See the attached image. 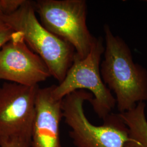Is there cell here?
<instances>
[{"mask_svg":"<svg viewBox=\"0 0 147 147\" xmlns=\"http://www.w3.org/2000/svg\"><path fill=\"white\" fill-rule=\"evenodd\" d=\"M39 87L13 82L0 87V143L16 142L31 147Z\"/></svg>","mask_w":147,"mask_h":147,"instance_id":"cell-6","label":"cell"},{"mask_svg":"<svg viewBox=\"0 0 147 147\" xmlns=\"http://www.w3.org/2000/svg\"><path fill=\"white\" fill-rule=\"evenodd\" d=\"M26 0H0L3 16L9 15L17 11Z\"/></svg>","mask_w":147,"mask_h":147,"instance_id":"cell-10","label":"cell"},{"mask_svg":"<svg viewBox=\"0 0 147 147\" xmlns=\"http://www.w3.org/2000/svg\"><path fill=\"white\" fill-rule=\"evenodd\" d=\"M104 51L102 39L95 37L87 56L84 59L75 56L63 81L57 86L53 85L54 98L62 100L75 91L87 89L93 95L89 102L99 118L104 119L112 113L116 107V99L104 83L100 74V61Z\"/></svg>","mask_w":147,"mask_h":147,"instance_id":"cell-4","label":"cell"},{"mask_svg":"<svg viewBox=\"0 0 147 147\" xmlns=\"http://www.w3.org/2000/svg\"></svg>","mask_w":147,"mask_h":147,"instance_id":"cell-14","label":"cell"},{"mask_svg":"<svg viewBox=\"0 0 147 147\" xmlns=\"http://www.w3.org/2000/svg\"><path fill=\"white\" fill-rule=\"evenodd\" d=\"M93 95L78 90L62 100L63 118L69 127V135L76 147H125L129 141V130L118 113H111L103 124H92L84 113V104Z\"/></svg>","mask_w":147,"mask_h":147,"instance_id":"cell-3","label":"cell"},{"mask_svg":"<svg viewBox=\"0 0 147 147\" xmlns=\"http://www.w3.org/2000/svg\"><path fill=\"white\" fill-rule=\"evenodd\" d=\"M146 106L141 102L131 110L118 113L129 130V140L125 147H147Z\"/></svg>","mask_w":147,"mask_h":147,"instance_id":"cell-9","label":"cell"},{"mask_svg":"<svg viewBox=\"0 0 147 147\" xmlns=\"http://www.w3.org/2000/svg\"><path fill=\"white\" fill-rule=\"evenodd\" d=\"M36 13L33 2L26 0L14 13L0 19L22 34L28 47L42 58L51 76L60 83L73 63L75 50L68 42L43 26Z\"/></svg>","mask_w":147,"mask_h":147,"instance_id":"cell-2","label":"cell"},{"mask_svg":"<svg viewBox=\"0 0 147 147\" xmlns=\"http://www.w3.org/2000/svg\"><path fill=\"white\" fill-rule=\"evenodd\" d=\"M51 77L47 65L28 47L22 34L16 32L0 49V80L36 86Z\"/></svg>","mask_w":147,"mask_h":147,"instance_id":"cell-7","label":"cell"},{"mask_svg":"<svg viewBox=\"0 0 147 147\" xmlns=\"http://www.w3.org/2000/svg\"><path fill=\"white\" fill-rule=\"evenodd\" d=\"M16 31L0 19V49L11 40Z\"/></svg>","mask_w":147,"mask_h":147,"instance_id":"cell-11","label":"cell"},{"mask_svg":"<svg viewBox=\"0 0 147 147\" xmlns=\"http://www.w3.org/2000/svg\"><path fill=\"white\" fill-rule=\"evenodd\" d=\"M0 147H27L24 145L20 144L19 143L16 142H2L0 143Z\"/></svg>","mask_w":147,"mask_h":147,"instance_id":"cell-12","label":"cell"},{"mask_svg":"<svg viewBox=\"0 0 147 147\" xmlns=\"http://www.w3.org/2000/svg\"><path fill=\"white\" fill-rule=\"evenodd\" d=\"M104 59L100 74L105 85L116 95L119 113L134 109L147 100V70L135 63L131 51L125 41L115 36L106 24Z\"/></svg>","mask_w":147,"mask_h":147,"instance_id":"cell-1","label":"cell"},{"mask_svg":"<svg viewBox=\"0 0 147 147\" xmlns=\"http://www.w3.org/2000/svg\"><path fill=\"white\" fill-rule=\"evenodd\" d=\"M3 16L2 10V8H1V2H0V17H1L2 16Z\"/></svg>","mask_w":147,"mask_h":147,"instance_id":"cell-13","label":"cell"},{"mask_svg":"<svg viewBox=\"0 0 147 147\" xmlns=\"http://www.w3.org/2000/svg\"><path fill=\"white\" fill-rule=\"evenodd\" d=\"M33 5L43 26L72 45L76 57L87 56L95 37L87 26L86 1L38 0Z\"/></svg>","mask_w":147,"mask_h":147,"instance_id":"cell-5","label":"cell"},{"mask_svg":"<svg viewBox=\"0 0 147 147\" xmlns=\"http://www.w3.org/2000/svg\"><path fill=\"white\" fill-rule=\"evenodd\" d=\"M62 100L54 98L53 86L39 87L31 147H61L60 123L63 118Z\"/></svg>","mask_w":147,"mask_h":147,"instance_id":"cell-8","label":"cell"}]
</instances>
